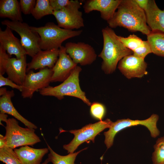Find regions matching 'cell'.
I'll return each mask as SVG.
<instances>
[{"mask_svg": "<svg viewBox=\"0 0 164 164\" xmlns=\"http://www.w3.org/2000/svg\"><path fill=\"white\" fill-rule=\"evenodd\" d=\"M112 17L107 23L109 27H122L129 31H139L148 35L151 30L147 25L145 11L134 0H121Z\"/></svg>", "mask_w": 164, "mask_h": 164, "instance_id": "obj_1", "label": "cell"}, {"mask_svg": "<svg viewBox=\"0 0 164 164\" xmlns=\"http://www.w3.org/2000/svg\"><path fill=\"white\" fill-rule=\"evenodd\" d=\"M103 39L102 50L98 56L103 60L101 68L106 74L116 70L118 63L124 57L133 54L125 46L112 28L107 26L102 30Z\"/></svg>", "mask_w": 164, "mask_h": 164, "instance_id": "obj_2", "label": "cell"}, {"mask_svg": "<svg viewBox=\"0 0 164 164\" xmlns=\"http://www.w3.org/2000/svg\"><path fill=\"white\" fill-rule=\"evenodd\" d=\"M40 37L39 47L43 50L59 49L63 42L66 39L80 35L82 30H73L60 27L52 22L47 23L39 27L31 26Z\"/></svg>", "mask_w": 164, "mask_h": 164, "instance_id": "obj_3", "label": "cell"}, {"mask_svg": "<svg viewBox=\"0 0 164 164\" xmlns=\"http://www.w3.org/2000/svg\"><path fill=\"white\" fill-rule=\"evenodd\" d=\"M81 68L77 66L69 76L62 83L55 87L49 86L39 90V94L43 96H53L61 100L65 96L78 98L84 103L91 106V103L87 98L85 93L81 89L79 84V75Z\"/></svg>", "mask_w": 164, "mask_h": 164, "instance_id": "obj_4", "label": "cell"}, {"mask_svg": "<svg viewBox=\"0 0 164 164\" xmlns=\"http://www.w3.org/2000/svg\"><path fill=\"white\" fill-rule=\"evenodd\" d=\"M6 146L12 149L26 145L32 146L40 142L35 129L22 128L15 118H9L5 122Z\"/></svg>", "mask_w": 164, "mask_h": 164, "instance_id": "obj_5", "label": "cell"}, {"mask_svg": "<svg viewBox=\"0 0 164 164\" xmlns=\"http://www.w3.org/2000/svg\"><path fill=\"white\" fill-rule=\"evenodd\" d=\"M159 116L152 114L149 118L144 120H132L129 118L118 119L112 122L109 130L104 132L105 136L104 142L108 149L113 143L114 137L117 133L127 127L141 125L146 127L150 132L151 136L153 138L158 136L160 132L157 127Z\"/></svg>", "mask_w": 164, "mask_h": 164, "instance_id": "obj_6", "label": "cell"}, {"mask_svg": "<svg viewBox=\"0 0 164 164\" xmlns=\"http://www.w3.org/2000/svg\"><path fill=\"white\" fill-rule=\"evenodd\" d=\"M1 23L19 34L21 38V42L27 55L32 58L41 50L39 47L40 37L39 35L33 31L31 26L28 24L7 19L2 21Z\"/></svg>", "mask_w": 164, "mask_h": 164, "instance_id": "obj_7", "label": "cell"}, {"mask_svg": "<svg viewBox=\"0 0 164 164\" xmlns=\"http://www.w3.org/2000/svg\"><path fill=\"white\" fill-rule=\"evenodd\" d=\"M112 122L108 118L94 124H89L80 129L69 131L74 135V137L69 144L64 145L63 148L67 150L68 153H73L79 145L85 142L91 140L94 143L96 135L105 128H109Z\"/></svg>", "mask_w": 164, "mask_h": 164, "instance_id": "obj_8", "label": "cell"}, {"mask_svg": "<svg viewBox=\"0 0 164 164\" xmlns=\"http://www.w3.org/2000/svg\"><path fill=\"white\" fill-rule=\"evenodd\" d=\"M81 3L78 0H70L67 5L58 11H53L58 25L62 28L72 30L84 26L82 13L79 9Z\"/></svg>", "mask_w": 164, "mask_h": 164, "instance_id": "obj_9", "label": "cell"}, {"mask_svg": "<svg viewBox=\"0 0 164 164\" xmlns=\"http://www.w3.org/2000/svg\"><path fill=\"white\" fill-rule=\"evenodd\" d=\"M28 72L21 92L24 98H31L35 92L49 86L53 73L52 69L48 67L40 69L36 73L32 70Z\"/></svg>", "mask_w": 164, "mask_h": 164, "instance_id": "obj_10", "label": "cell"}, {"mask_svg": "<svg viewBox=\"0 0 164 164\" xmlns=\"http://www.w3.org/2000/svg\"><path fill=\"white\" fill-rule=\"evenodd\" d=\"M66 53L77 65H90L96 59L97 54L94 48L84 42H69L65 46Z\"/></svg>", "mask_w": 164, "mask_h": 164, "instance_id": "obj_11", "label": "cell"}, {"mask_svg": "<svg viewBox=\"0 0 164 164\" xmlns=\"http://www.w3.org/2000/svg\"><path fill=\"white\" fill-rule=\"evenodd\" d=\"M147 64L144 59L133 54L126 56L121 60L118 68L126 78H141L147 74Z\"/></svg>", "mask_w": 164, "mask_h": 164, "instance_id": "obj_12", "label": "cell"}, {"mask_svg": "<svg viewBox=\"0 0 164 164\" xmlns=\"http://www.w3.org/2000/svg\"><path fill=\"white\" fill-rule=\"evenodd\" d=\"M77 65L66 53L65 46H62L59 48L58 59L52 69L53 73L51 82H63Z\"/></svg>", "mask_w": 164, "mask_h": 164, "instance_id": "obj_13", "label": "cell"}, {"mask_svg": "<svg viewBox=\"0 0 164 164\" xmlns=\"http://www.w3.org/2000/svg\"><path fill=\"white\" fill-rule=\"evenodd\" d=\"M0 46L9 56L14 55L17 59L27 55L20 40L14 35L12 30L8 27L4 30L0 28Z\"/></svg>", "mask_w": 164, "mask_h": 164, "instance_id": "obj_14", "label": "cell"}, {"mask_svg": "<svg viewBox=\"0 0 164 164\" xmlns=\"http://www.w3.org/2000/svg\"><path fill=\"white\" fill-rule=\"evenodd\" d=\"M121 0H88L83 6L85 13H88L93 11L100 12L101 17L108 21L113 16Z\"/></svg>", "mask_w": 164, "mask_h": 164, "instance_id": "obj_15", "label": "cell"}, {"mask_svg": "<svg viewBox=\"0 0 164 164\" xmlns=\"http://www.w3.org/2000/svg\"><path fill=\"white\" fill-rule=\"evenodd\" d=\"M59 53V49L39 51L27 64V72L46 67L52 69L58 59Z\"/></svg>", "mask_w": 164, "mask_h": 164, "instance_id": "obj_16", "label": "cell"}, {"mask_svg": "<svg viewBox=\"0 0 164 164\" xmlns=\"http://www.w3.org/2000/svg\"><path fill=\"white\" fill-rule=\"evenodd\" d=\"M26 55L20 59L9 58L6 69L8 78L18 85H22L27 72Z\"/></svg>", "mask_w": 164, "mask_h": 164, "instance_id": "obj_17", "label": "cell"}, {"mask_svg": "<svg viewBox=\"0 0 164 164\" xmlns=\"http://www.w3.org/2000/svg\"><path fill=\"white\" fill-rule=\"evenodd\" d=\"M147 24L151 31L164 32V10L160 9L154 0H149L144 10Z\"/></svg>", "mask_w": 164, "mask_h": 164, "instance_id": "obj_18", "label": "cell"}, {"mask_svg": "<svg viewBox=\"0 0 164 164\" xmlns=\"http://www.w3.org/2000/svg\"><path fill=\"white\" fill-rule=\"evenodd\" d=\"M14 150L21 164H41L43 156L49 151L48 148L35 149L28 145Z\"/></svg>", "mask_w": 164, "mask_h": 164, "instance_id": "obj_19", "label": "cell"}, {"mask_svg": "<svg viewBox=\"0 0 164 164\" xmlns=\"http://www.w3.org/2000/svg\"><path fill=\"white\" fill-rule=\"evenodd\" d=\"M13 90L7 91L6 93L0 97V111L1 113L8 114L23 123L27 128L36 129L37 127L32 122L28 121L21 115L14 107L11 98L14 96Z\"/></svg>", "mask_w": 164, "mask_h": 164, "instance_id": "obj_20", "label": "cell"}, {"mask_svg": "<svg viewBox=\"0 0 164 164\" xmlns=\"http://www.w3.org/2000/svg\"><path fill=\"white\" fill-rule=\"evenodd\" d=\"M19 2L17 0H0V17L13 21L23 22Z\"/></svg>", "mask_w": 164, "mask_h": 164, "instance_id": "obj_21", "label": "cell"}, {"mask_svg": "<svg viewBox=\"0 0 164 164\" xmlns=\"http://www.w3.org/2000/svg\"><path fill=\"white\" fill-rule=\"evenodd\" d=\"M147 36L152 53L158 56L164 57V32L151 31Z\"/></svg>", "mask_w": 164, "mask_h": 164, "instance_id": "obj_22", "label": "cell"}, {"mask_svg": "<svg viewBox=\"0 0 164 164\" xmlns=\"http://www.w3.org/2000/svg\"><path fill=\"white\" fill-rule=\"evenodd\" d=\"M50 151L48 159L53 164H76L74 163L77 155L81 152L87 149L86 148L77 152L70 153L66 155H61L55 152L47 143Z\"/></svg>", "mask_w": 164, "mask_h": 164, "instance_id": "obj_23", "label": "cell"}, {"mask_svg": "<svg viewBox=\"0 0 164 164\" xmlns=\"http://www.w3.org/2000/svg\"><path fill=\"white\" fill-rule=\"evenodd\" d=\"M53 12L49 0H37L31 14L36 19H39L46 15H53Z\"/></svg>", "mask_w": 164, "mask_h": 164, "instance_id": "obj_24", "label": "cell"}, {"mask_svg": "<svg viewBox=\"0 0 164 164\" xmlns=\"http://www.w3.org/2000/svg\"><path fill=\"white\" fill-rule=\"evenodd\" d=\"M0 161L6 164H21L14 149L7 146L0 149Z\"/></svg>", "mask_w": 164, "mask_h": 164, "instance_id": "obj_25", "label": "cell"}, {"mask_svg": "<svg viewBox=\"0 0 164 164\" xmlns=\"http://www.w3.org/2000/svg\"><path fill=\"white\" fill-rule=\"evenodd\" d=\"M154 148L152 156L153 164H164V136L157 139Z\"/></svg>", "mask_w": 164, "mask_h": 164, "instance_id": "obj_26", "label": "cell"}, {"mask_svg": "<svg viewBox=\"0 0 164 164\" xmlns=\"http://www.w3.org/2000/svg\"><path fill=\"white\" fill-rule=\"evenodd\" d=\"M119 39L127 48L134 51L143 45L144 41L134 34L126 37L118 36Z\"/></svg>", "mask_w": 164, "mask_h": 164, "instance_id": "obj_27", "label": "cell"}, {"mask_svg": "<svg viewBox=\"0 0 164 164\" xmlns=\"http://www.w3.org/2000/svg\"><path fill=\"white\" fill-rule=\"evenodd\" d=\"M90 112L94 118L101 121L105 114V108L102 104L94 102L91 105Z\"/></svg>", "mask_w": 164, "mask_h": 164, "instance_id": "obj_28", "label": "cell"}, {"mask_svg": "<svg viewBox=\"0 0 164 164\" xmlns=\"http://www.w3.org/2000/svg\"><path fill=\"white\" fill-rule=\"evenodd\" d=\"M152 53L150 45L147 40L144 41L143 45L133 51V54L136 56L144 59L148 54Z\"/></svg>", "mask_w": 164, "mask_h": 164, "instance_id": "obj_29", "label": "cell"}, {"mask_svg": "<svg viewBox=\"0 0 164 164\" xmlns=\"http://www.w3.org/2000/svg\"><path fill=\"white\" fill-rule=\"evenodd\" d=\"M19 4L22 12L25 15L31 14L36 3L35 0H20Z\"/></svg>", "mask_w": 164, "mask_h": 164, "instance_id": "obj_30", "label": "cell"}, {"mask_svg": "<svg viewBox=\"0 0 164 164\" xmlns=\"http://www.w3.org/2000/svg\"><path fill=\"white\" fill-rule=\"evenodd\" d=\"M5 50L0 46V75L5 73L6 66L10 57Z\"/></svg>", "mask_w": 164, "mask_h": 164, "instance_id": "obj_31", "label": "cell"}, {"mask_svg": "<svg viewBox=\"0 0 164 164\" xmlns=\"http://www.w3.org/2000/svg\"><path fill=\"white\" fill-rule=\"evenodd\" d=\"M69 0H49L50 5L53 11H58L68 5Z\"/></svg>", "mask_w": 164, "mask_h": 164, "instance_id": "obj_32", "label": "cell"}, {"mask_svg": "<svg viewBox=\"0 0 164 164\" xmlns=\"http://www.w3.org/2000/svg\"><path fill=\"white\" fill-rule=\"evenodd\" d=\"M5 85L9 86L13 88L17 89L21 92L22 91V85H18L8 77H5L3 75H0V87H2Z\"/></svg>", "mask_w": 164, "mask_h": 164, "instance_id": "obj_33", "label": "cell"}, {"mask_svg": "<svg viewBox=\"0 0 164 164\" xmlns=\"http://www.w3.org/2000/svg\"><path fill=\"white\" fill-rule=\"evenodd\" d=\"M139 7L144 11L146 8L149 0H134Z\"/></svg>", "mask_w": 164, "mask_h": 164, "instance_id": "obj_34", "label": "cell"}, {"mask_svg": "<svg viewBox=\"0 0 164 164\" xmlns=\"http://www.w3.org/2000/svg\"><path fill=\"white\" fill-rule=\"evenodd\" d=\"M6 146V140L5 136L0 135V149Z\"/></svg>", "mask_w": 164, "mask_h": 164, "instance_id": "obj_35", "label": "cell"}, {"mask_svg": "<svg viewBox=\"0 0 164 164\" xmlns=\"http://www.w3.org/2000/svg\"><path fill=\"white\" fill-rule=\"evenodd\" d=\"M7 117L8 115L6 114L0 113V124L1 125L4 126L2 124V121L5 122L8 119Z\"/></svg>", "mask_w": 164, "mask_h": 164, "instance_id": "obj_36", "label": "cell"}, {"mask_svg": "<svg viewBox=\"0 0 164 164\" xmlns=\"http://www.w3.org/2000/svg\"><path fill=\"white\" fill-rule=\"evenodd\" d=\"M6 88L5 87H2L0 88V96H2L4 94L7 92Z\"/></svg>", "mask_w": 164, "mask_h": 164, "instance_id": "obj_37", "label": "cell"}, {"mask_svg": "<svg viewBox=\"0 0 164 164\" xmlns=\"http://www.w3.org/2000/svg\"><path fill=\"white\" fill-rule=\"evenodd\" d=\"M49 162L48 159L47 158L45 161L41 164H48Z\"/></svg>", "mask_w": 164, "mask_h": 164, "instance_id": "obj_38", "label": "cell"}]
</instances>
